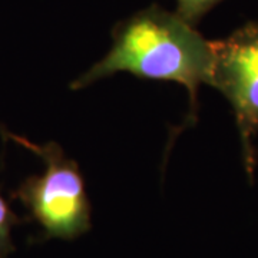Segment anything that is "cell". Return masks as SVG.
<instances>
[{
  "label": "cell",
  "mask_w": 258,
  "mask_h": 258,
  "mask_svg": "<svg viewBox=\"0 0 258 258\" xmlns=\"http://www.w3.org/2000/svg\"><path fill=\"white\" fill-rule=\"evenodd\" d=\"M23 220L10 208L9 203L5 200L0 191V258H8L10 252L15 251V245L12 241V230L19 225Z\"/></svg>",
  "instance_id": "obj_4"
},
{
  "label": "cell",
  "mask_w": 258,
  "mask_h": 258,
  "mask_svg": "<svg viewBox=\"0 0 258 258\" xmlns=\"http://www.w3.org/2000/svg\"><path fill=\"white\" fill-rule=\"evenodd\" d=\"M8 139L30 149L45 162L42 175L28 176L12 198L18 200L32 220L42 227L40 240H76L92 228V205L85 179L75 159L56 142L37 145L9 132Z\"/></svg>",
  "instance_id": "obj_2"
},
{
  "label": "cell",
  "mask_w": 258,
  "mask_h": 258,
  "mask_svg": "<svg viewBox=\"0 0 258 258\" xmlns=\"http://www.w3.org/2000/svg\"><path fill=\"white\" fill-rule=\"evenodd\" d=\"M212 88L228 99L240 131L249 176L255 166L252 139L258 134V22H248L230 36L212 40Z\"/></svg>",
  "instance_id": "obj_3"
},
{
  "label": "cell",
  "mask_w": 258,
  "mask_h": 258,
  "mask_svg": "<svg viewBox=\"0 0 258 258\" xmlns=\"http://www.w3.org/2000/svg\"><path fill=\"white\" fill-rule=\"evenodd\" d=\"M8 134H9V131H8V129L5 128V126H3V125L0 123V135H2L3 138L6 139V138H8Z\"/></svg>",
  "instance_id": "obj_6"
},
{
  "label": "cell",
  "mask_w": 258,
  "mask_h": 258,
  "mask_svg": "<svg viewBox=\"0 0 258 258\" xmlns=\"http://www.w3.org/2000/svg\"><path fill=\"white\" fill-rule=\"evenodd\" d=\"M112 39L108 55L74 81L72 89L86 88L116 72L181 83L188 89L191 120H195L198 88L211 82L212 40H207L176 13L158 5L118 22Z\"/></svg>",
  "instance_id": "obj_1"
},
{
  "label": "cell",
  "mask_w": 258,
  "mask_h": 258,
  "mask_svg": "<svg viewBox=\"0 0 258 258\" xmlns=\"http://www.w3.org/2000/svg\"><path fill=\"white\" fill-rule=\"evenodd\" d=\"M222 0H176V15L189 25L197 23Z\"/></svg>",
  "instance_id": "obj_5"
}]
</instances>
